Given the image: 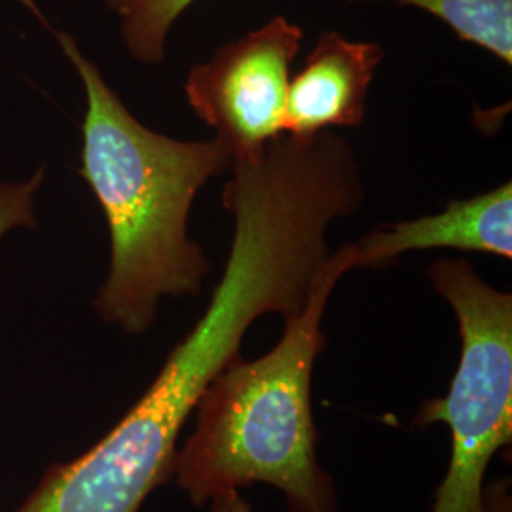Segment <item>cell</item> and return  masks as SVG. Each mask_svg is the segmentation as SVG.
<instances>
[{
  "label": "cell",
  "mask_w": 512,
  "mask_h": 512,
  "mask_svg": "<svg viewBox=\"0 0 512 512\" xmlns=\"http://www.w3.org/2000/svg\"><path fill=\"white\" fill-rule=\"evenodd\" d=\"M224 209L234 234L222 277L198 323L171 349L143 397L82 456L52 465L14 512H139L171 482L184 423L203 389L241 355L256 319L306 308L329 258L315 213L270 188H239Z\"/></svg>",
  "instance_id": "obj_1"
},
{
  "label": "cell",
  "mask_w": 512,
  "mask_h": 512,
  "mask_svg": "<svg viewBox=\"0 0 512 512\" xmlns=\"http://www.w3.org/2000/svg\"><path fill=\"white\" fill-rule=\"evenodd\" d=\"M86 93L80 175L109 230V274L93 300L126 334L156 325L164 298L202 293L213 264L188 234L196 196L230 167L217 139L183 141L145 126L69 33L54 31Z\"/></svg>",
  "instance_id": "obj_2"
},
{
  "label": "cell",
  "mask_w": 512,
  "mask_h": 512,
  "mask_svg": "<svg viewBox=\"0 0 512 512\" xmlns=\"http://www.w3.org/2000/svg\"><path fill=\"white\" fill-rule=\"evenodd\" d=\"M349 272L351 243L330 251L306 308L285 319L274 348L253 361L239 355L203 389L196 429L177 448L171 471L192 505L268 484L283 494L289 512H338L336 482L317 459L311 378L327 348L330 296Z\"/></svg>",
  "instance_id": "obj_3"
},
{
  "label": "cell",
  "mask_w": 512,
  "mask_h": 512,
  "mask_svg": "<svg viewBox=\"0 0 512 512\" xmlns=\"http://www.w3.org/2000/svg\"><path fill=\"white\" fill-rule=\"evenodd\" d=\"M427 277L454 310L461 336L448 395L421 403L412 420L444 423L452 437L431 512H482L490 461L512 442V294L488 285L465 258H437Z\"/></svg>",
  "instance_id": "obj_4"
},
{
  "label": "cell",
  "mask_w": 512,
  "mask_h": 512,
  "mask_svg": "<svg viewBox=\"0 0 512 512\" xmlns=\"http://www.w3.org/2000/svg\"><path fill=\"white\" fill-rule=\"evenodd\" d=\"M304 31L285 16L232 40L184 80L194 114L215 129L230 164L255 160L285 133V110L294 57Z\"/></svg>",
  "instance_id": "obj_5"
},
{
  "label": "cell",
  "mask_w": 512,
  "mask_h": 512,
  "mask_svg": "<svg viewBox=\"0 0 512 512\" xmlns=\"http://www.w3.org/2000/svg\"><path fill=\"white\" fill-rule=\"evenodd\" d=\"M353 270H384L406 253L456 249L512 258V184H499L467 200H454L437 215L378 224L351 243Z\"/></svg>",
  "instance_id": "obj_6"
},
{
  "label": "cell",
  "mask_w": 512,
  "mask_h": 512,
  "mask_svg": "<svg viewBox=\"0 0 512 512\" xmlns=\"http://www.w3.org/2000/svg\"><path fill=\"white\" fill-rule=\"evenodd\" d=\"M384 57L376 42L351 40L338 31L319 35L304 67L291 76L285 133L306 139L327 129L359 128Z\"/></svg>",
  "instance_id": "obj_7"
},
{
  "label": "cell",
  "mask_w": 512,
  "mask_h": 512,
  "mask_svg": "<svg viewBox=\"0 0 512 512\" xmlns=\"http://www.w3.org/2000/svg\"><path fill=\"white\" fill-rule=\"evenodd\" d=\"M368 2V0H349ZM446 23L459 40L471 42L512 67V0H395Z\"/></svg>",
  "instance_id": "obj_8"
},
{
  "label": "cell",
  "mask_w": 512,
  "mask_h": 512,
  "mask_svg": "<svg viewBox=\"0 0 512 512\" xmlns=\"http://www.w3.org/2000/svg\"><path fill=\"white\" fill-rule=\"evenodd\" d=\"M196 0H105L118 18L120 37L129 57L143 65H160L177 19Z\"/></svg>",
  "instance_id": "obj_9"
},
{
  "label": "cell",
  "mask_w": 512,
  "mask_h": 512,
  "mask_svg": "<svg viewBox=\"0 0 512 512\" xmlns=\"http://www.w3.org/2000/svg\"><path fill=\"white\" fill-rule=\"evenodd\" d=\"M40 184L27 177L23 181L0 183V239L18 228H33L37 224L35 202Z\"/></svg>",
  "instance_id": "obj_10"
},
{
  "label": "cell",
  "mask_w": 512,
  "mask_h": 512,
  "mask_svg": "<svg viewBox=\"0 0 512 512\" xmlns=\"http://www.w3.org/2000/svg\"><path fill=\"white\" fill-rule=\"evenodd\" d=\"M482 512H512L511 478H495L484 486Z\"/></svg>",
  "instance_id": "obj_11"
},
{
  "label": "cell",
  "mask_w": 512,
  "mask_h": 512,
  "mask_svg": "<svg viewBox=\"0 0 512 512\" xmlns=\"http://www.w3.org/2000/svg\"><path fill=\"white\" fill-rule=\"evenodd\" d=\"M209 512H255L251 503L239 494V490H230L217 495L209 501Z\"/></svg>",
  "instance_id": "obj_12"
}]
</instances>
